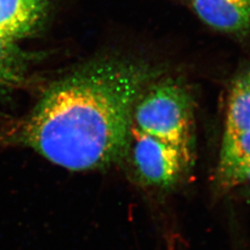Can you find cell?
Here are the masks:
<instances>
[{"label":"cell","instance_id":"cell-1","mask_svg":"<svg viewBox=\"0 0 250 250\" xmlns=\"http://www.w3.org/2000/svg\"><path fill=\"white\" fill-rule=\"evenodd\" d=\"M159 74L142 61H93L51 85L5 141L67 170L107 169L125 159L134 106Z\"/></svg>","mask_w":250,"mask_h":250},{"label":"cell","instance_id":"cell-2","mask_svg":"<svg viewBox=\"0 0 250 250\" xmlns=\"http://www.w3.org/2000/svg\"><path fill=\"white\" fill-rule=\"evenodd\" d=\"M193 106L188 91L172 81L149 85L133 111V126L191 156Z\"/></svg>","mask_w":250,"mask_h":250},{"label":"cell","instance_id":"cell-3","mask_svg":"<svg viewBox=\"0 0 250 250\" xmlns=\"http://www.w3.org/2000/svg\"><path fill=\"white\" fill-rule=\"evenodd\" d=\"M131 155L134 175L146 186L168 188L182 178L191 156L132 126L127 154Z\"/></svg>","mask_w":250,"mask_h":250},{"label":"cell","instance_id":"cell-4","mask_svg":"<svg viewBox=\"0 0 250 250\" xmlns=\"http://www.w3.org/2000/svg\"><path fill=\"white\" fill-rule=\"evenodd\" d=\"M51 0H0V37L12 42L34 34L45 20Z\"/></svg>","mask_w":250,"mask_h":250},{"label":"cell","instance_id":"cell-5","mask_svg":"<svg viewBox=\"0 0 250 250\" xmlns=\"http://www.w3.org/2000/svg\"><path fill=\"white\" fill-rule=\"evenodd\" d=\"M197 16L206 24L226 33L250 30V0H192Z\"/></svg>","mask_w":250,"mask_h":250},{"label":"cell","instance_id":"cell-6","mask_svg":"<svg viewBox=\"0 0 250 250\" xmlns=\"http://www.w3.org/2000/svg\"><path fill=\"white\" fill-rule=\"evenodd\" d=\"M250 171V131L224 138L217 168L221 188L230 189L245 183Z\"/></svg>","mask_w":250,"mask_h":250},{"label":"cell","instance_id":"cell-7","mask_svg":"<svg viewBox=\"0 0 250 250\" xmlns=\"http://www.w3.org/2000/svg\"><path fill=\"white\" fill-rule=\"evenodd\" d=\"M250 131V70L233 83L228 100L224 138Z\"/></svg>","mask_w":250,"mask_h":250},{"label":"cell","instance_id":"cell-8","mask_svg":"<svg viewBox=\"0 0 250 250\" xmlns=\"http://www.w3.org/2000/svg\"><path fill=\"white\" fill-rule=\"evenodd\" d=\"M27 54L16 42L0 37V87H18L26 81L28 72Z\"/></svg>","mask_w":250,"mask_h":250}]
</instances>
